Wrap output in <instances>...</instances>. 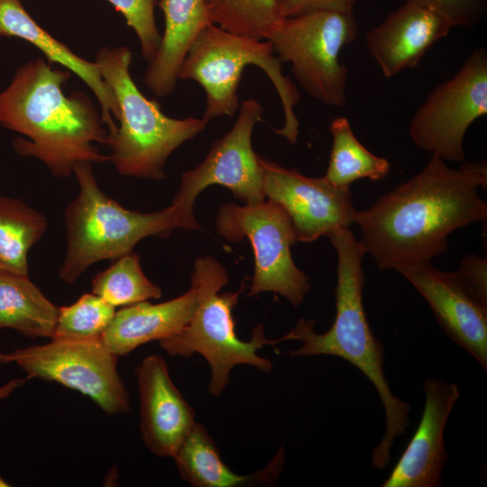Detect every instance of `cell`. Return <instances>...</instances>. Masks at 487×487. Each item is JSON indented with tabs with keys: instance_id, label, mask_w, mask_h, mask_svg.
I'll return each mask as SVG.
<instances>
[{
	"instance_id": "5b68a950",
	"label": "cell",
	"mask_w": 487,
	"mask_h": 487,
	"mask_svg": "<svg viewBox=\"0 0 487 487\" xmlns=\"http://www.w3.org/2000/svg\"><path fill=\"white\" fill-rule=\"evenodd\" d=\"M133 53L126 46L102 47L96 53L104 81L110 87L119 109V125L107 134L109 161L124 176L161 180L170 155L207 125L202 118H172L155 99H148L133 81Z\"/></svg>"
},
{
	"instance_id": "8fae6325",
	"label": "cell",
	"mask_w": 487,
	"mask_h": 487,
	"mask_svg": "<svg viewBox=\"0 0 487 487\" xmlns=\"http://www.w3.org/2000/svg\"><path fill=\"white\" fill-rule=\"evenodd\" d=\"M487 115V51L478 47L451 78L438 84L412 116L409 135L420 150L445 161L464 160L470 125Z\"/></svg>"
},
{
	"instance_id": "44dd1931",
	"label": "cell",
	"mask_w": 487,
	"mask_h": 487,
	"mask_svg": "<svg viewBox=\"0 0 487 487\" xmlns=\"http://www.w3.org/2000/svg\"><path fill=\"white\" fill-rule=\"evenodd\" d=\"M281 446L265 467L251 474H237L220 456L219 449L200 423H195L173 456L180 477L194 487H238L272 484L284 464Z\"/></svg>"
},
{
	"instance_id": "7402d4cb",
	"label": "cell",
	"mask_w": 487,
	"mask_h": 487,
	"mask_svg": "<svg viewBox=\"0 0 487 487\" xmlns=\"http://www.w3.org/2000/svg\"><path fill=\"white\" fill-rule=\"evenodd\" d=\"M59 314L28 275L0 274V329L30 338H52Z\"/></svg>"
},
{
	"instance_id": "603a6c76",
	"label": "cell",
	"mask_w": 487,
	"mask_h": 487,
	"mask_svg": "<svg viewBox=\"0 0 487 487\" xmlns=\"http://www.w3.org/2000/svg\"><path fill=\"white\" fill-rule=\"evenodd\" d=\"M48 227L45 216L20 198L0 195V274L28 275V253Z\"/></svg>"
},
{
	"instance_id": "30bf717a",
	"label": "cell",
	"mask_w": 487,
	"mask_h": 487,
	"mask_svg": "<svg viewBox=\"0 0 487 487\" xmlns=\"http://www.w3.org/2000/svg\"><path fill=\"white\" fill-rule=\"evenodd\" d=\"M217 233L230 242L247 238L254 254V274L248 296L277 293L292 306L304 302L310 290L308 277L299 270L290 247L296 236L289 216L271 200L239 206L223 205L216 218Z\"/></svg>"
},
{
	"instance_id": "d6986e66",
	"label": "cell",
	"mask_w": 487,
	"mask_h": 487,
	"mask_svg": "<svg viewBox=\"0 0 487 487\" xmlns=\"http://www.w3.org/2000/svg\"><path fill=\"white\" fill-rule=\"evenodd\" d=\"M0 36L17 37L38 48L51 63H58L76 74L92 90L98 100L101 119L108 128L116 130L115 120L119 109L110 87L104 81L96 61H88L69 50L42 29L27 13L20 0H0Z\"/></svg>"
},
{
	"instance_id": "1f68e13d",
	"label": "cell",
	"mask_w": 487,
	"mask_h": 487,
	"mask_svg": "<svg viewBox=\"0 0 487 487\" xmlns=\"http://www.w3.org/2000/svg\"><path fill=\"white\" fill-rule=\"evenodd\" d=\"M26 383L24 378H15L0 385V401L10 397L14 391ZM9 486V483L0 475V487Z\"/></svg>"
},
{
	"instance_id": "ac0fdd59",
	"label": "cell",
	"mask_w": 487,
	"mask_h": 487,
	"mask_svg": "<svg viewBox=\"0 0 487 487\" xmlns=\"http://www.w3.org/2000/svg\"><path fill=\"white\" fill-rule=\"evenodd\" d=\"M198 291L191 283L184 294L161 303L148 300L123 307L101 335L106 347L123 356L139 346L179 334L189 322L198 305Z\"/></svg>"
},
{
	"instance_id": "4fadbf2b",
	"label": "cell",
	"mask_w": 487,
	"mask_h": 487,
	"mask_svg": "<svg viewBox=\"0 0 487 487\" xmlns=\"http://www.w3.org/2000/svg\"><path fill=\"white\" fill-rule=\"evenodd\" d=\"M260 162L264 197L286 211L297 242L310 243L354 223L350 188L335 186L325 177H307L261 156Z\"/></svg>"
},
{
	"instance_id": "7a4b0ae2",
	"label": "cell",
	"mask_w": 487,
	"mask_h": 487,
	"mask_svg": "<svg viewBox=\"0 0 487 487\" xmlns=\"http://www.w3.org/2000/svg\"><path fill=\"white\" fill-rule=\"evenodd\" d=\"M69 78L68 69H53L39 58L20 67L0 93V124L27 138L13 141L15 152L40 160L62 179L71 176L78 162L109 161L96 145L107 139L101 114L85 93L64 94Z\"/></svg>"
},
{
	"instance_id": "6da1fadb",
	"label": "cell",
	"mask_w": 487,
	"mask_h": 487,
	"mask_svg": "<svg viewBox=\"0 0 487 487\" xmlns=\"http://www.w3.org/2000/svg\"><path fill=\"white\" fill-rule=\"evenodd\" d=\"M486 161L448 167L432 154L417 175L380 197L369 208L356 210L354 223L362 244L380 270L430 262L447 250L449 234L486 222Z\"/></svg>"
},
{
	"instance_id": "5bb4252c",
	"label": "cell",
	"mask_w": 487,
	"mask_h": 487,
	"mask_svg": "<svg viewBox=\"0 0 487 487\" xmlns=\"http://www.w3.org/2000/svg\"><path fill=\"white\" fill-rule=\"evenodd\" d=\"M429 305L445 334L487 371V307L466 289L456 271H443L430 262L397 270Z\"/></svg>"
},
{
	"instance_id": "4dcf8cb0",
	"label": "cell",
	"mask_w": 487,
	"mask_h": 487,
	"mask_svg": "<svg viewBox=\"0 0 487 487\" xmlns=\"http://www.w3.org/2000/svg\"><path fill=\"white\" fill-rule=\"evenodd\" d=\"M357 0H280L279 12L293 17L315 11L353 12Z\"/></svg>"
},
{
	"instance_id": "4316f807",
	"label": "cell",
	"mask_w": 487,
	"mask_h": 487,
	"mask_svg": "<svg viewBox=\"0 0 487 487\" xmlns=\"http://www.w3.org/2000/svg\"><path fill=\"white\" fill-rule=\"evenodd\" d=\"M115 312V308L101 297L92 292L85 293L71 305L59 308L52 338L101 337L112 322Z\"/></svg>"
},
{
	"instance_id": "ffe728a7",
	"label": "cell",
	"mask_w": 487,
	"mask_h": 487,
	"mask_svg": "<svg viewBox=\"0 0 487 487\" xmlns=\"http://www.w3.org/2000/svg\"><path fill=\"white\" fill-rule=\"evenodd\" d=\"M165 29L160 48L144 74L146 86L157 96L173 92L182 62L201 31L212 23L205 0H160Z\"/></svg>"
},
{
	"instance_id": "d4e9b609",
	"label": "cell",
	"mask_w": 487,
	"mask_h": 487,
	"mask_svg": "<svg viewBox=\"0 0 487 487\" xmlns=\"http://www.w3.org/2000/svg\"><path fill=\"white\" fill-rule=\"evenodd\" d=\"M92 293L116 307H125L161 297V288L146 277L140 257L133 252L117 259L95 275Z\"/></svg>"
},
{
	"instance_id": "277c9868",
	"label": "cell",
	"mask_w": 487,
	"mask_h": 487,
	"mask_svg": "<svg viewBox=\"0 0 487 487\" xmlns=\"http://www.w3.org/2000/svg\"><path fill=\"white\" fill-rule=\"evenodd\" d=\"M73 174L78 196L64 212L67 247L60 279L72 284L94 263L133 252L149 236H166L174 229L198 230L194 214L174 205L142 213L125 208L99 187L90 162H78Z\"/></svg>"
},
{
	"instance_id": "d6a6232c",
	"label": "cell",
	"mask_w": 487,
	"mask_h": 487,
	"mask_svg": "<svg viewBox=\"0 0 487 487\" xmlns=\"http://www.w3.org/2000/svg\"><path fill=\"white\" fill-rule=\"evenodd\" d=\"M279 2H280V0H279Z\"/></svg>"
},
{
	"instance_id": "3957f363",
	"label": "cell",
	"mask_w": 487,
	"mask_h": 487,
	"mask_svg": "<svg viewBox=\"0 0 487 487\" xmlns=\"http://www.w3.org/2000/svg\"><path fill=\"white\" fill-rule=\"evenodd\" d=\"M337 254L335 289V317L330 328L315 332L314 319L300 318L278 343L289 340L301 342L289 355H332L350 363L365 375L375 388L385 413L383 436L372 451V465L384 470L391 460L395 439L406 434L410 425L409 403L396 397L384 372V347L371 329L364 307V273L363 259L365 251L349 226L339 227L328 236Z\"/></svg>"
},
{
	"instance_id": "ba28073f",
	"label": "cell",
	"mask_w": 487,
	"mask_h": 487,
	"mask_svg": "<svg viewBox=\"0 0 487 487\" xmlns=\"http://www.w3.org/2000/svg\"><path fill=\"white\" fill-rule=\"evenodd\" d=\"M357 33L353 12L315 11L282 17L266 40L281 62L290 63L294 78L308 95L341 107L346 102L348 70L339 56Z\"/></svg>"
},
{
	"instance_id": "52a82bcc",
	"label": "cell",
	"mask_w": 487,
	"mask_h": 487,
	"mask_svg": "<svg viewBox=\"0 0 487 487\" xmlns=\"http://www.w3.org/2000/svg\"><path fill=\"white\" fill-rule=\"evenodd\" d=\"M248 65L259 67L273 84L285 119L283 126L274 131L289 143H295L299 122L294 106L300 95L290 78L283 74L281 61L269 41L233 33L210 23L190 46L178 78L195 80L203 87L206 93L203 118L209 122L215 117L235 115L239 107V84Z\"/></svg>"
},
{
	"instance_id": "7c38bea8",
	"label": "cell",
	"mask_w": 487,
	"mask_h": 487,
	"mask_svg": "<svg viewBox=\"0 0 487 487\" xmlns=\"http://www.w3.org/2000/svg\"><path fill=\"white\" fill-rule=\"evenodd\" d=\"M263 109L255 99L244 100L230 131L214 142L204 161L181 176L172 205L193 214L197 197L207 187L219 185L231 190L245 204L265 200L263 170L253 149L252 135Z\"/></svg>"
},
{
	"instance_id": "484cf974",
	"label": "cell",
	"mask_w": 487,
	"mask_h": 487,
	"mask_svg": "<svg viewBox=\"0 0 487 487\" xmlns=\"http://www.w3.org/2000/svg\"><path fill=\"white\" fill-rule=\"evenodd\" d=\"M205 3L212 23L257 40H266L283 17L279 12V0H205Z\"/></svg>"
},
{
	"instance_id": "2e32d148",
	"label": "cell",
	"mask_w": 487,
	"mask_h": 487,
	"mask_svg": "<svg viewBox=\"0 0 487 487\" xmlns=\"http://www.w3.org/2000/svg\"><path fill=\"white\" fill-rule=\"evenodd\" d=\"M135 374L142 442L154 455L173 457L196 423L194 409L173 383L161 355L146 356Z\"/></svg>"
},
{
	"instance_id": "f546056e",
	"label": "cell",
	"mask_w": 487,
	"mask_h": 487,
	"mask_svg": "<svg viewBox=\"0 0 487 487\" xmlns=\"http://www.w3.org/2000/svg\"><path fill=\"white\" fill-rule=\"evenodd\" d=\"M456 272L470 294L487 307V260L470 253L461 261Z\"/></svg>"
},
{
	"instance_id": "8992f818",
	"label": "cell",
	"mask_w": 487,
	"mask_h": 487,
	"mask_svg": "<svg viewBox=\"0 0 487 487\" xmlns=\"http://www.w3.org/2000/svg\"><path fill=\"white\" fill-rule=\"evenodd\" d=\"M228 280L225 267L217 260L198 257L191 275V283L198 291L195 312L179 334L159 342L160 347L171 356L201 354L211 370L208 391L214 397L219 396L230 382L235 365L248 364L271 372V360L257 352L264 345L278 344L276 339L266 338L262 323L254 326L249 341L237 336L233 309L244 286L235 292L219 293Z\"/></svg>"
},
{
	"instance_id": "83f0119b",
	"label": "cell",
	"mask_w": 487,
	"mask_h": 487,
	"mask_svg": "<svg viewBox=\"0 0 487 487\" xmlns=\"http://www.w3.org/2000/svg\"><path fill=\"white\" fill-rule=\"evenodd\" d=\"M122 14L128 26L136 33L142 58L150 62L156 55L161 35L157 28L154 8L156 0H107Z\"/></svg>"
},
{
	"instance_id": "cb8c5ba5",
	"label": "cell",
	"mask_w": 487,
	"mask_h": 487,
	"mask_svg": "<svg viewBox=\"0 0 487 487\" xmlns=\"http://www.w3.org/2000/svg\"><path fill=\"white\" fill-rule=\"evenodd\" d=\"M332 147L328 167L324 176L341 188L362 179L377 181L384 179L391 170L389 161L365 148L352 131L345 117H336L329 126Z\"/></svg>"
},
{
	"instance_id": "9c48e42d",
	"label": "cell",
	"mask_w": 487,
	"mask_h": 487,
	"mask_svg": "<svg viewBox=\"0 0 487 487\" xmlns=\"http://www.w3.org/2000/svg\"><path fill=\"white\" fill-rule=\"evenodd\" d=\"M118 357L106 347L101 337L51 338L46 344L0 352V363H14L27 378L76 391L114 416L131 409L127 389L117 370Z\"/></svg>"
},
{
	"instance_id": "9a60e30c",
	"label": "cell",
	"mask_w": 487,
	"mask_h": 487,
	"mask_svg": "<svg viewBox=\"0 0 487 487\" xmlns=\"http://www.w3.org/2000/svg\"><path fill=\"white\" fill-rule=\"evenodd\" d=\"M423 392L419 424L381 487L442 486V472L448 460L444 432L460 391L456 383L427 378Z\"/></svg>"
},
{
	"instance_id": "f1b7e54d",
	"label": "cell",
	"mask_w": 487,
	"mask_h": 487,
	"mask_svg": "<svg viewBox=\"0 0 487 487\" xmlns=\"http://www.w3.org/2000/svg\"><path fill=\"white\" fill-rule=\"evenodd\" d=\"M423 5L442 16L453 27L471 29L487 13V0H405Z\"/></svg>"
},
{
	"instance_id": "e0dca14e",
	"label": "cell",
	"mask_w": 487,
	"mask_h": 487,
	"mask_svg": "<svg viewBox=\"0 0 487 487\" xmlns=\"http://www.w3.org/2000/svg\"><path fill=\"white\" fill-rule=\"evenodd\" d=\"M452 27L439 14L405 1L385 20L366 32L365 44L385 78L416 67L431 46Z\"/></svg>"
}]
</instances>
